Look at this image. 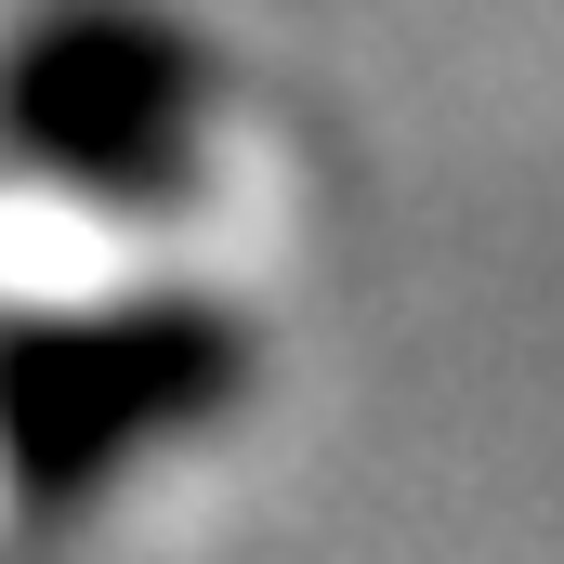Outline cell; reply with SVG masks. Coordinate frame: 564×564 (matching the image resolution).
I'll list each match as a JSON object with an SVG mask.
<instances>
[{
	"label": "cell",
	"instance_id": "cell-1",
	"mask_svg": "<svg viewBox=\"0 0 564 564\" xmlns=\"http://www.w3.org/2000/svg\"><path fill=\"white\" fill-rule=\"evenodd\" d=\"M210 197V53L158 0H40L0 40V224L144 237Z\"/></svg>",
	"mask_w": 564,
	"mask_h": 564
},
{
	"label": "cell",
	"instance_id": "cell-2",
	"mask_svg": "<svg viewBox=\"0 0 564 564\" xmlns=\"http://www.w3.org/2000/svg\"><path fill=\"white\" fill-rule=\"evenodd\" d=\"M250 315L197 289L0 315V512H79L144 446H184L250 394Z\"/></svg>",
	"mask_w": 564,
	"mask_h": 564
}]
</instances>
